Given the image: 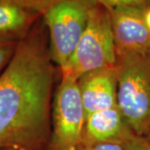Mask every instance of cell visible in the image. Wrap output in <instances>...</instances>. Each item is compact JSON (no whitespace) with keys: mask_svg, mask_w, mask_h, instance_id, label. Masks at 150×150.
<instances>
[{"mask_svg":"<svg viewBox=\"0 0 150 150\" xmlns=\"http://www.w3.org/2000/svg\"><path fill=\"white\" fill-rule=\"evenodd\" d=\"M78 85L86 118L93 112L118 105L116 66L86 73L78 79Z\"/></svg>","mask_w":150,"mask_h":150,"instance_id":"obj_7","label":"cell"},{"mask_svg":"<svg viewBox=\"0 0 150 150\" xmlns=\"http://www.w3.org/2000/svg\"><path fill=\"white\" fill-rule=\"evenodd\" d=\"M117 103L134 134L150 129V52L117 56Z\"/></svg>","mask_w":150,"mask_h":150,"instance_id":"obj_2","label":"cell"},{"mask_svg":"<svg viewBox=\"0 0 150 150\" xmlns=\"http://www.w3.org/2000/svg\"><path fill=\"white\" fill-rule=\"evenodd\" d=\"M41 16L18 0H0V37L21 39Z\"/></svg>","mask_w":150,"mask_h":150,"instance_id":"obj_9","label":"cell"},{"mask_svg":"<svg viewBox=\"0 0 150 150\" xmlns=\"http://www.w3.org/2000/svg\"><path fill=\"white\" fill-rule=\"evenodd\" d=\"M121 145L125 150H150V143L144 136L130 134L122 141Z\"/></svg>","mask_w":150,"mask_h":150,"instance_id":"obj_11","label":"cell"},{"mask_svg":"<svg viewBox=\"0 0 150 150\" xmlns=\"http://www.w3.org/2000/svg\"><path fill=\"white\" fill-rule=\"evenodd\" d=\"M117 55L109 11L97 3L67 67L61 71L77 80L92 70L114 67Z\"/></svg>","mask_w":150,"mask_h":150,"instance_id":"obj_4","label":"cell"},{"mask_svg":"<svg viewBox=\"0 0 150 150\" xmlns=\"http://www.w3.org/2000/svg\"><path fill=\"white\" fill-rule=\"evenodd\" d=\"M144 21L148 28L150 31V6L149 8H147L144 11Z\"/></svg>","mask_w":150,"mask_h":150,"instance_id":"obj_15","label":"cell"},{"mask_svg":"<svg viewBox=\"0 0 150 150\" xmlns=\"http://www.w3.org/2000/svg\"><path fill=\"white\" fill-rule=\"evenodd\" d=\"M79 150H125L117 143H95L91 144H80Z\"/></svg>","mask_w":150,"mask_h":150,"instance_id":"obj_13","label":"cell"},{"mask_svg":"<svg viewBox=\"0 0 150 150\" xmlns=\"http://www.w3.org/2000/svg\"><path fill=\"white\" fill-rule=\"evenodd\" d=\"M22 4L42 15L44 9L52 0H18Z\"/></svg>","mask_w":150,"mask_h":150,"instance_id":"obj_14","label":"cell"},{"mask_svg":"<svg viewBox=\"0 0 150 150\" xmlns=\"http://www.w3.org/2000/svg\"><path fill=\"white\" fill-rule=\"evenodd\" d=\"M107 8L111 18L116 55L150 52V31L145 23L144 10L129 7Z\"/></svg>","mask_w":150,"mask_h":150,"instance_id":"obj_6","label":"cell"},{"mask_svg":"<svg viewBox=\"0 0 150 150\" xmlns=\"http://www.w3.org/2000/svg\"><path fill=\"white\" fill-rule=\"evenodd\" d=\"M97 3V0H52L42 13L51 59L61 71L69 64Z\"/></svg>","mask_w":150,"mask_h":150,"instance_id":"obj_3","label":"cell"},{"mask_svg":"<svg viewBox=\"0 0 150 150\" xmlns=\"http://www.w3.org/2000/svg\"><path fill=\"white\" fill-rule=\"evenodd\" d=\"M132 132L117 105L93 112L86 118L81 144L95 143L121 144L122 141Z\"/></svg>","mask_w":150,"mask_h":150,"instance_id":"obj_8","label":"cell"},{"mask_svg":"<svg viewBox=\"0 0 150 150\" xmlns=\"http://www.w3.org/2000/svg\"><path fill=\"white\" fill-rule=\"evenodd\" d=\"M52 106L53 132L48 150H79L86 116L76 79L62 75Z\"/></svg>","mask_w":150,"mask_h":150,"instance_id":"obj_5","label":"cell"},{"mask_svg":"<svg viewBox=\"0 0 150 150\" xmlns=\"http://www.w3.org/2000/svg\"><path fill=\"white\" fill-rule=\"evenodd\" d=\"M107 8L129 7L144 10L150 6V0H97Z\"/></svg>","mask_w":150,"mask_h":150,"instance_id":"obj_12","label":"cell"},{"mask_svg":"<svg viewBox=\"0 0 150 150\" xmlns=\"http://www.w3.org/2000/svg\"><path fill=\"white\" fill-rule=\"evenodd\" d=\"M145 138H146V139L148 140V141H149V143H150V129H149V130L148 134H146Z\"/></svg>","mask_w":150,"mask_h":150,"instance_id":"obj_16","label":"cell"},{"mask_svg":"<svg viewBox=\"0 0 150 150\" xmlns=\"http://www.w3.org/2000/svg\"><path fill=\"white\" fill-rule=\"evenodd\" d=\"M42 16L0 75V149L41 150L48 141L54 84Z\"/></svg>","mask_w":150,"mask_h":150,"instance_id":"obj_1","label":"cell"},{"mask_svg":"<svg viewBox=\"0 0 150 150\" xmlns=\"http://www.w3.org/2000/svg\"><path fill=\"white\" fill-rule=\"evenodd\" d=\"M0 150H15V149H0Z\"/></svg>","mask_w":150,"mask_h":150,"instance_id":"obj_17","label":"cell"},{"mask_svg":"<svg viewBox=\"0 0 150 150\" xmlns=\"http://www.w3.org/2000/svg\"><path fill=\"white\" fill-rule=\"evenodd\" d=\"M20 39L0 37V71L5 69L16 51Z\"/></svg>","mask_w":150,"mask_h":150,"instance_id":"obj_10","label":"cell"}]
</instances>
